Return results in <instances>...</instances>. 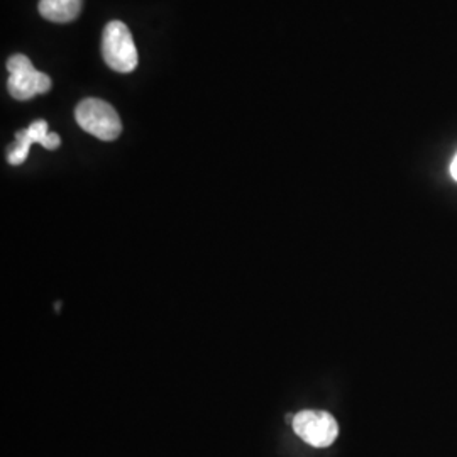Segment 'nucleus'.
<instances>
[{
  "label": "nucleus",
  "instance_id": "nucleus-7",
  "mask_svg": "<svg viewBox=\"0 0 457 457\" xmlns=\"http://www.w3.org/2000/svg\"><path fill=\"white\" fill-rule=\"evenodd\" d=\"M451 175H453V179L457 181V154L456 158L453 160V164H451Z\"/></svg>",
  "mask_w": 457,
  "mask_h": 457
},
{
  "label": "nucleus",
  "instance_id": "nucleus-5",
  "mask_svg": "<svg viewBox=\"0 0 457 457\" xmlns=\"http://www.w3.org/2000/svg\"><path fill=\"white\" fill-rule=\"evenodd\" d=\"M33 143H39L46 149H56L60 146L62 139L58 134L48 132L46 120H34L28 129L17 132L16 145L9 151V156H7L9 163L14 166L24 163Z\"/></svg>",
  "mask_w": 457,
  "mask_h": 457
},
{
  "label": "nucleus",
  "instance_id": "nucleus-2",
  "mask_svg": "<svg viewBox=\"0 0 457 457\" xmlns=\"http://www.w3.org/2000/svg\"><path fill=\"white\" fill-rule=\"evenodd\" d=\"M102 56L105 63L119 73H131L136 70L137 49L124 22L112 21L105 26L102 34Z\"/></svg>",
  "mask_w": 457,
  "mask_h": 457
},
{
  "label": "nucleus",
  "instance_id": "nucleus-6",
  "mask_svg": "<svg viewBox=\"0 0 457 457\" xmlns=\"http://www.w3.org/2000/svg\"><path fill=\"white\" fill-rule=\"evenodd\" d=\"M83 0H41L39 12L56 24H66L80 16Z\"/></svg>",
  "mask_w": 457,
  "mask_h": 457
},
{
  "label": "nucleus",
  "instance_id": "nucleus-1",
  "mask_svg": "<svg viewBox=\"0 0 457 457\" xmlns=\"http://www.w3.org/2000/svg\"><path fill=\"white\" fill-rule=\"evenodd\" d=\"M75 119L83 131L102 141H114L122 132V122L114 107L100 98L82 100L75 109Z\"/></svg>",
  "mask_w": 457,
  "mask_h": 457
},
{
  "label": "nucleus",
  "instance_id": "nucleus-3",
  "mask_svg": "<svg viewBox=\"0 0 457 457\" xmlns=\"http://www.w3.org/2000/svg\"><path fill=\"white\" fill-rule=\"evenodd\" d=\"M9 94L17 100H29L37 94H46L51 88L48 75L34 70L33 63L24 54H14L7 62Z\"/></svg>",
  "mask_w": 457,
  "mask_h": 457
},
{
  "label": "nucleus",
  "instance_id": "nucleus-4",
  "mask_svg": "<svg viewBox=\"0 0 457 457\" xmlns=\"http://www.w3.org/2000/svg\"><path fill=\"white\" fill-rule=\"evenodd\" d=\"M292 425L302 441L319 449L332 445L339 436V425L336 419L324 410H303L295 415Z\"/></svg>",
  "mask_w": 457,
  "mask_h": 457
}]
</instances>
